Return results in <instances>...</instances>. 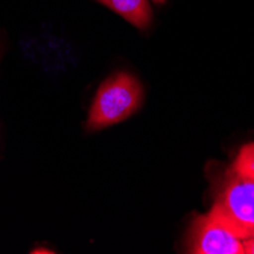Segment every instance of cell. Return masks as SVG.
Segmentation results:
<instances>
[{
    "label": "cell",
    "instance_id": "52a82bcc",
    "mask_svg": "<svg viewBox=\"0 0 254 254\" xmlns=\"http://www.w3.org/2000/svg\"><path fill=\"white\" fill-rule=\"evenodd\" d=\"M154 2H155V3H165L166 0H154Z\"/></svg>",
    "mask_w": 254,
    "mask_h": 254
},
{
    "label": "cell",
    "instance_id": "8992f818",
    "mask_svg": "<svg viewBox=\"0 0 254 254\" xmlns=\"http://www.w3.org/2000/svg\"><path fill=\"white\" fill-rule=\"evenodd\" d=\"M244 254H254V238L244 241Z\"/></svg>",
    "mask_w": 254,
    "mask_h": 254
},
{
    "label": "cell",
    "instance_id": "277c9868",
    "mask_svg": "<svg viewBox=\"0 0 254 254\" xmlns=\"http://www.w3.org/2000/svg\"><path fill=\"white\" fill-rule=\"evenodd\" d=\"M98 2L142 31L148 29L152 21V9L148 0H98Z\"/></svg>",
    "mask_w": 254,
    "mask_h": 254
},
{
    "label": "cell",
    "instance_id": "3957f363",
    "mask_svg": "<svg viewBox=\"0 0 254 254\" xmlns=\"http://www.w3.org/2000/svg\"><path fill=\"white\" fill-rule=\"evenodd\" d=\"M189 251L195 254H244V241L210 210L198 216L189 235Z\"/></svg>",
    "mask_w": 254,
    "mask_h": 254
},
{
    "label": "cell",
    "instance_id": "6da1fadb",
    "mask_svg": "<svg viewBox=\"0 0 254 254\" xmlns=\"http://www.w3.org/2000/svg\"><path fill=\"white\" fill-rule=\"evenodd\" d=\"M143 87L129 73L119 72L107 78L91 102L87 129L96 131L127 121L140 108Z\"/></svg>",
    "mask_w": 254,
    "mask_h": 254
},
{
    "label": "cell",
    "instance_id": "5b68a950",
    "mask_svg": "<svg viewBox=\"0 0 254 254\" xmlns=\"http://www.w3.org/2000/svg\"><path fill=\"white\" fill-rule=\"evenodd\" d=\"M232 171L238 175L254 180V143L245 145L239 151V155L235 160Z\"/></svg>",
    "mask_w": 254,
    "mask_h": 254
},
{
    "label": "cell",
    "instance_id": "7a4b0ae2",
    "mask_svg": "<svg viewBox=\"0 0 254 254\" xmlns=\"http://www.w3.org/2000/svg\"><path fill=\"white\" fill-rule=\"evenodd\" d=\"M212 210L242 241L254 238V180L230 171Z\"/></svg>",
    "mask_w": 254,
    "mask_h": 254
}]
</instances>
